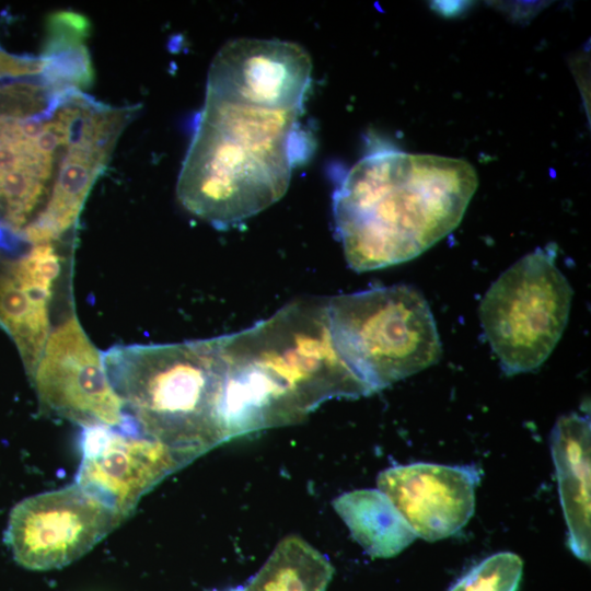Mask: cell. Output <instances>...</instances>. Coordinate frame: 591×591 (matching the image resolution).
I'll use <instances>...</instances> for the list:
<instances>
[{
  "label": "cell",
  "mask_w": 591,
  "mask_h": 591,
  "mask_svg": "<svg viewBox=\"0 0 591 591\" xmlns=\"http://www.w3.org/2000/svg\"><path fill=\"white\" fill-rule=\"evenodd\" d=\"M137 111L42 80L0 84V248L12 250L40 213L54 233L74 229Z\"/></svg>",
  "instance_id": "1"
},
{
  "label": "cell",
  "mask_w": 591,
  "mask_h": 591,
  "mask_svg": "<svg viewBox=\"0 0 591 591\" xmlns=\"http://www.w3.org/2000/svg\"><path fill=\"white\" fill-rule=\"evenodd\" d=\"M304 102L283 91L207 80L177 178L181 205L228 229L278 201L312 146L300 121Z\"/></svg>",
  "instance_id": "2"
},
{
  "label": "cell",
  "mask_w": 591,
  "mask_h": 591,
  "mask_svg": "<svg viewBox=\"0 0 591 591\" xmlns=\"http://www.w3.org/2000/svg\"><path fill=\"white\" fill-rule=\"evenodd\" d=\"M219 339L228 440L298 424L331 398L372 394L334 344L327 299L297 300Z\"/></svg>",
  "instance_id": "3"
},
{
  "label": "cell",
  "mask_w": 591,
  "mask_h": 591,
  "mask_svg": "<svg viewBox=\"0 0 591 591\" xmlns=\"http://www.w3.org/2000/svg\"><path fill=\"white\" fill-rule=\"evenodd\" d=\"M477 186L463 159L396 150L363 157L333 195L348 265L361 273L419 256L460 224Z\"/></svg>",
  "instance_id": "4"
},
{
  "label": "cell",
  "mask_w": 591,
  "mask_h": 591,
  "mask_svg": "<svg viewBox=\"0 0 591 591\" xmlns=\"http://www.w3.org/2000/svg\"><path fill=\"white\" fill-rule=\"evenodd\" d=\"M103 362L140 432L187 464L228 441L223 420L227 364L219 337L114 346Z\"/></svg>",
  "instance_id": "5"
},
{
  "label": "cell",
  "mask_w": 591,
  "mask_h": 591,
  "mask_svg": "<svg viewBox=\"0 0 591 591\" xmlns=\"http://www.w3.org/2000/svg\"><path fill=\"white\" fill-rule=\"evenodd\" d=\"M334 344L371 393L438 362L442 346L425 297L395 285L327 299Z\"/></svg>",
  "instance_id": "6"
},
{
  "label": "cell",
  "mask_w": 591,
  "mask_h": 591,
  "mask_svg": "<svg viewBox=\"0 0 591 591\" xmlns=\"http://www.w3.org/2000/svg\"><path fill=\"white\" fill-rule=\"evenodd\" d=\"M572 294L556 265L554 243L524 255L491 283L479 317L506 374L530 372L546 361L567 326Z\"/></svg>",
  "instance_id": "7"
},
{
  "label": "cell",
  "mask_w": 591,
  "mask_h": 591,
  "mask_svg": "<svg viewBox=\"0 0 591 591\" xmlns=\"http://www.w3.org/2000/svg\"><path fill=\"white\" fill-rule=\"evenodd\" d=\"M125 519L76 482L27 497L9 515L3 541L14 560L32 570L69 565Z\"/></svg>",
  "instance_id": "8"
},
{
  "label": "cell",
  "mask_w": 591,
  "mask_h": 591,
  "mask_svg": "<svg viewBox=\"0 0 591 591\" xmlns=\"http://www.w3.org/2000/svg\"><path fill=\"white\" fill-rule=\"evenodd\" d=\"M39 407L79 426L136 428L107 376L102 354L72 313L50 332L30 378Z\"/></svg>",
  "instance_id": "9"
},
{
  "label": "cell",
  "mask_w": 591,
  "mask_h": 591,
  "mask_svg": "<svg viewBox=\"0 0 591 591\" xmlns=\"http://www.w3.org/2000/svg\"><path fill=\"white\" fill-rule=\"evenodd\" d=\"M76 483L116 510L125 520L138 501L187 462L163 443L118 427H83Z\"/></svg>",
  "instance_id": "10"
},
{
  "label": "cell",
  "mask_w": 591,
  "mask_h": 591,
  "mask_svg": "<svg viewBox=\"0 0 591 591\" xmlns=\"http://www.w3.org/2000/svg\"><path fill=\"white\" fill-rule=\"evenodd\" d=\"M479 479L473 465L418 462L389 467L376 483L415 534L434 542L467 524L474 514Z\"/></svg>",
  "instance_id": "11"
},
{
  "label": "cell",
  "mask_w": 591,
  "mask_h": 591,
  "mask_svg": "<svg viewBox=\"0 0 591 591\" xmlns=\"http://www.w3.org/2000/svg\"><path fill=\"white\" fill-rule=\"evenodd\" d=\"M560 505L568 528V546L576 557L590 560V416L564 415L551 433Z\"/></svg>",
  "instance_id": "12"
},
{
  "label": "cell",
  "mask_w": 591,
  "mask_h": 591,
  "mask_svg": "<svg viewBox=\"0 0 591 591\" xmlns=\"http://www.w3.org/2000/svg\"><path fill=\"white\" fill-rule=\"evenodd\" d=\"M334 509L351 536L373 558L394 557L417 537L392 501L379 489H356L338 496Z\"/></svg>",
  "instance_id": "13"
},
{
  "label": "cell",
  "mask_w": 591,
  "mask_h": 591,
  "mask_svg": "<svg viewBox=\"0 0 591 591\" xmlns=\"http://www.w3.org/2000/svg\"><path fill=\"white\" fill-rule=\"evenodd\" d=\"M49 301L25 287L15 276L11 258L0 253V326L14 341L28 378L50 334Z\"/></svg>",
  "instance_id": "14"
},
{
  "label": "cell",
  "mask_w": 591,
  "mask_h": 591,
  "mask_svg": "<svg viewBox=\"0 0 591 591\" xmlns=\"http://www.w3.org/2000/svg\"><path fill=\"white\" fill-rule=\"evenodd\" d=\"M91 33L90 21L81 13L57 11L48 15L46 36L39 58L40 80L57 89L85 91L94 78L91 56L85 45Z\"/></svg>",
  "instance_id": "15"
},
{
  "label": "cell",
  "mask_w": 591,
  "mask_h": 591,
  "mask_svg": "<svg viewBox=\"0 0 591 591\" xmlns=\"http://www.w3.org/2000/svg\"><path fill=\"white\" fill-rule=\"evenodd\" d=\"M522 572L517 554L500 552L472 567L448 591H517Z\"/></svg>",
  "instance_id": "16"
},
{
  "label": "cell",
  "mask_w": 591,
  "mask_h": 591,
  "mask_svg": "<svg viewBox=\"0 0 591 591\" xmlns=\"http://www.w3.org/2000/svg\"><path fill=\"white\" fill-rule=\"evenodd\" d=\"M57 243L33 244L26 254L11 258L18 279L28 289L49 299L62 268V256Z\"/></svg>",
  "instance_id": "17"
},
{
  "label": "cell",
  "mask_w": 591,
  "mask_h": 591,
  "mask_svg": "<svg viewBox=\"0 0 591 591\" xmlns=\"http://www.w3.org/2000/svg\"><path fill=\"white\" fill-rule=\"evenodd\" d=\"M225 591H324L304 569L285 563H267L244 584Z\"/></svg>",
  "instance_id": "18"
},
{
  "label": "cell",
  "mask_w": 591,
  "mask_h": 591,
  "mask_svg": "<svg viewBox=\"0 0 591 591\" xmlns=\"http://www.w3.org/2000/svg\"><path fill=\"white\" fill-rule=\"evenodd\" d=\"M42 70L39 57L13 55L0 47V80L40 76Z\"/></svg>",
  "instance_id": "19"
},
{
  "label": "cell",
  "mask_w": 591,
  "mask_h": 591,
  "mask_svg": "<svg viewBox=\"0 0 591 591\" xmlns=\"http://www.w3.org/2000/svg\"><path fill=\"white\" fill-rule=\"evenodd\" d=\"M239 42H269V43L279 44V45H282V46H285V47H288V48H290V49H292V50L299 53V54L302 55L305 59H308L303 54H301V53L298 51L297 49H293V48H291V47H289V46H287V45H283V44L277 43V42H270V40H252V39H250V40H237V42H233V43H230V44H234V43H239ZM230 44H227V45H230ZM227 45H224V46H227ZM224 46H222V47H224ZM222 47H221V48H222ZM308 61L311 63V61H310L309 59H308ZM311 66H312V63H311Z\"/></svg>",
  "instance_id": "20"
}]
</instances>
